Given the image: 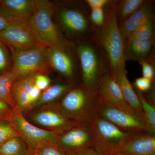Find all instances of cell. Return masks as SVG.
<instances>
[{"instance_id":"1","label":"cell","mask_w":155,"mask_h":155,"mask_svg":"<svg viewBox=\"0 0 155 155\" xmlns=\"http://www.w3.org/2000/svg\"><path fill=\"white\" fill-rule=\"evenodd\" d=\"M57 104L68 119L81 125H91L98 116L101 100L97 88L81 84L72 86Z\"/></svg>"},{"instance_id":"2","label":"cell","mask_w":155,"mask_h":155,"mask_svg":"<svg viewBox=\"0 0 155 155\" xmlns=\"http://www.w3.org/2000/svg\"><path fill=\"white\" fill-rule=\"evenodd\" d=\"M74 45L80 62L81 83L97 88L101 77L111 73L107 55L94 35Z\"/></svg>"},{"instance_id":"3","label":"cell","mask_w":155,"mask_h":155,"mask_svg":"<svg viewBox=\"0 0 155 155\" xmlns=\"http://www.w3.org/2000/svg\"><path fill=\"white\" fill-rule=\"evenodd\" d=\"M117 1L110 0L105 6V21L101 27L95 29L94 34L107 55L110 64L111 75L126 66L123 59L124 40L116 19Z\"/></svg>"},{"instance_id":"4","label":"cell","mask_w":155,"mask_h":155,"mask_svg":"<svg viewBox=\"0 0 155 155\" xmlns=\"http://www.w3.org/2000/svg\"><path fill=\"white\" fill-rule=\"evenodd\" d=\"M55 9L49 1L36 0L35 8L27 22L40 44L51 48L64 49L71 43L62 36L53 22Z\"/></svg>"},{"instance_id":"5","label":"cell","mask_w":155,"mask_h":155,"mask_svg":"<svg viewBox=\"0 0 155 155\" xmlns=\"http://www.w3.org/2000/svg\"><path fill=\"white\" fill-rule=\"evenodd\" d=\"M75 5L61 6L58 11V20L61 30L75 44L93 36L94 29L90 19L91 9L84 1Z\"/></svg>"},{"instance_id":"6","label":"cell","mask_w":155,"mask_h":155,"mask_svg":"<svg viewBox=\"0 0 155 155\" xmlns=\"http://www.w3.org/2000/svg\"><path fill=\"white\" fill-rule=\"evenodd\" d=\"M94 137V147L101 155L118 153L133 134L123 131L107 120L97 116L92 122Z\"/></svg>"},{"instance_id":"7","label":"cell","mask_w":155,"mask_h":155,"mask_svg":"<svg viewBox=\"0 0 155 155\" xmlns=\"http://www.w3.org/2000/svg\"><path fill=\"white\" fill-rule=\"evenodd\" d=\"M49 48L41 46L29 49L14 51L11 72L17 79L46 72L49 66L48 61Z\"/></svg>"},{"instance_id":"8","label":"cell","mask_w":155,"mask_h":155,"mask_svg":"<svg viewBox=\"0 0 155 155\" xmlns=\"http://www.w3.org/2000/svg\"><path fill=\"white\" fill-rule=\"evenodd\" d=\"M10 122L31 151H35L45 144L57 145L58 136L62 132L41 128L31 123L23 114L14 111Z\"/></svg>"},{"instance_id":"9","label":"cell","mask_w":155,"mask_h":155,"mask_svg":"<svg viewBox=\"0 0 155 155\" xmlns=\"http://www.w3.org/2000/svg\"><path fill=\"white\" fill-rule=\"evenodd\" d=\"M97 116L107 120L123 131L132 134L151 133L143 118L137 114L126 113L101 101Z\"/></svg>"},{"instance_id":"10","label":"cell","mask_w":155,"mask_h":155,"mask_svg":"<svg viewBox=\"0 0 155 155\" xmlns=\"http://www.w3.org/2000/svg\"><path fill=\"white\" fill-rule=\"evenodd\" d=\"M25 118L41 128L59 132H63L81 125L66 117L60 110L57 104L50 107L43 106L40 110L28 115Z\"/></svg>"},{"instance_id":"11","label":"cell","mask_w":155,"mask_h":155,"mask_svg":"<svg viewBox=\"0 0 155 155\" xmlns=\"http://www.w3.org/2000/svg\"><path fill=\"white\" fill-rule=\"evenodd\" d=\"M73 45V44H70L64 49L49 48L48 52V61L50 66L66 78L72 85L75 82L78 72L81 75L77 53L73 55L70 52Z\"/></svg>"},{"instance_id":"12","label":"cell","mask_w":155,"mask_h":155,"mask_svg":"<svg viewBox=\"0 0 155 155\" xmlns=\"http://www.w3.org/2000/svg\"><path fill=\"white\" fill-rule=\"evenodd\" d=\"M56 145L69 155L94 147V137L91 126L78 125L61 132Z\"/></svg>"},{"instance_id":"13","label":"cell","mask_w":155,"mask_h":155,"mask_svg":"<svg viewBox=\"0 0 155 155\" xmlns=\"http://www.w3.org/2000/svg\"><path fill=\"white\" fill-rule=\"evenodd\" d=\"M0 40L15 49V51L45 46L37 41L28 22L22 24H13L0 31Z\"/></svg>"},{"instance_id":"14","label":"cell","mask_w":155,"mask_h":155,"mask_svg":"<svg viewBox=\"0 0 155 155\" xmlns=\"http://www.w3.org/2000/svg\"><path fill=\"white\" fill-rule=\"evenodd\" d=\"M97 89L101 101L126 113L136 114L126 102L120 87L111 73L101 77Z\"/></svg>"},{"instance_id":"15","label":"cell","mask_w":155,"mask_h":155,"mask_svg":"<svg viewBox=\"0 0 155 155\" xmlns=\"http://www.w3.org/2000/svg\"><path fill=\"white\" fill-rule=\"evenodd\" d=\"M123 59L125 62L147 61L155 64V40H129L124 42Z\"/></svg>"},{"instance_id":"16","label":"cell","mask_w":155,"mask_h":155,"mask_svg":"<svg viewBox=\"0 0 155 155\" xmlns=\"http://www.w3.org/2000/svg\"><path fill=\"white\" fill-rule=\"evenodd\" d=\"M118 153L131 155H155V134L148 132L133 134Z\"/></svg>"},{"instance_id":"17","label":"cell","mask_w":155,"mask_h":155,"mask_svg":"<svg viewBox=\"0 0 155 155\" xmlns=\"http://www.w3.org/2000/svg\"><path fill=\"white\" fill-rule=\"evenodd\" d=\"M154 4V1L147 0L143 5L119 25L124 42L140 27L155 18Z\"/></svg>"},{"instance_id":"18","label":"cell","mask_w":155,"mask_h":155,"mask_svg":"<svg viewBox=\"0 0 155 155\" xmlns=\"http://www.w3.org/2000/svg\"><path fill=\"white\" fill-rule=\"evenodd\" d=\"M37 75H30L17 79L12 86V93L16 103V111L23 115L32 109L29 100V92L35 84Z\"/></svg>"},{"instance_id":"19","label":"cell","mask_w":155,"mask_h":155,"mask_svg":"<svg viewBox=\"0 0 155 155\" xmlns=\"http://www.w3.org/2000/svg\"><path fill=\"white\" fill-rule=\"evenodd\" d=\"M35 5L33 0H0V13L11 19L27 21Z\"/></svg>"},{"instance_id":"20","label":"cell","mask_w":155,"mask_h":155,"mask_svg":"<svg viewBox=\"0 0 155 155\" xmlns=\"http://www.w3.org/2000/svg\"><path fill=\"white\" fill-rule=\"evenodd\" d=\"M126 66L121 67L114 74L125 101L136 114L144 119L143 111L137 94L127 77Z\"/></svg>"},{"instance_id":"21","label":"cell","mask_w":155,"mask_h":155,"mask_svg":"<svg viewBox=\"0 0 155 155\" xmlns=\"http://www.w3.org/2000/svg\"><path fill=\"white\" fill-rule=\"evenodd\" d=\"M69 83H60L49 87L41 92L37 101L32 105V109L48 104L62 98L72 87Z\"/></svg>"},{"instance_id":"22","label":"cell","mask_w":155,"mask_h":155,"mask_svg":"<svg viewBox=\"0 0 155 155\" xmlns=\"http://www.w3.org/2000/svg\"><path fill=\"white\" fill-rule=\"evenodd\" d=\"M31 151L26 142L20 136L10 139L0 147L2 155H28Z\"/></svg>"},{"instance_id":"23","label":"cell","mask_w":155,"mask_h":155,"mask_svg":"<svg viewBox=\"0 0 155 155\" xmlns=\"http://www.w3.org/2000/svg\"><path fill=\"white\" fill-rule=\"evenodd\" d=\"M147 0H117L116 16L118 25L123 23L146 2Z\"/></svg>"},{"instance_id":"24","label":"cell","mask_w":155,"mask_h":155,"mask_svg":"<svg viewBox=\"0 0 155 155\" xmlns=\"http://www.w3.org/2000/svg\"><path fill=\"white\" fill-rule=\"evenodd\" d=\"M17 77L11 72H4L0 75V100L8 104L16 110V103L12 93V87Z\"/></svg>"},{"instance_id":"25","label":"cell","mask_w":155,"mask_h":155,"mask_svg":"<svg viewBox=\"0 0 155 155\" xmlns=\"http://www.w3.org/2000/svg\"><path fill=\"white\" fill-rule=\"evenodd\" d=\"M141 104L143 111L145 121L146 122L150 132L155 133V105L147 99L143 93L134 89Z\"/></svg>"},{"instance_id":"26","label":"cell","mask_w":155,"mask_h":155,"mask_svg":"<svg viewBox=\"0 0 155 155\" xmlns=\"http://www.w3.org/2000/svg\"><path fill=\"white\" fill-rule=\"evenodd\" d=\"M155 18L150 19L136 31L125 41L155 40Z\"/></svg>"},{"instance_id":"27","label":"cell","mask_w":155,"mask_h":155,"mask_svg":"<svg viewBox=\"0 0 155 155\" xmlns=\"http://www.w3.org/2000/svg\"><path fill=\"white\" fill-rule=\"evenodd\" d=\"M19 136L10 121H0V147L10 139Z\"/></svg>"},{"instance_id":"28","label":"cell","mask_w":155,"mask_h":155,"mask_svg":"<svg viewBox=\"0 0 155 155\" xmlns=\"http://www.w3.org/2000/svg\"><path fill=\"white\" fill-rule=\"evenodd\" d=\"M105 7L101 8L93 9L91 10L90 19L92 25L95 29L101 27L106 20Z\"/></svg>"},{"instance_id":"29","label":"cell","mask_w":155,"mask_h":155,"mask_svg":"<svg viewBox=\"0 0 155 155\" xmlns=\"http://www.w3.org/2000/svg\"><path fill=\"white\" fill-rule=\"evenodd\" d=\"M37 155H69V154L54 144H45L35 151Z\"/></svg>"},{"instance_id":"30","label":"cell","mask_w":155,"mask_h":155,"mask_svg":"<svg viewBox=\"0 0 155 155\" xmlns=\"http://www.w3.org/2000/svg\"><path fill=\"white\" fill-rule=\"evenodd\" d=\"M139 64L141 66L143 77L153 83L155 80V64L147 61H141Z\"/></svg>"},{"instance_id":"31","label":"cell","mask_w":155,"mask_h":155,"mask_svg":"<svg viewBox=\"0 0 155 155\" xmlns=\"http://www.w3.org/2000/svg\"><path fill=\"white\" fill-rule=\"evenodd\" d=\"M15 110L8 103L0 100V121H8Z\"/></svg>"},{"instance_id":"32","label":"cell","mask_w":155,"mask_h":155,"mask_svg":"<svg viewBox=\"0 0 155 155\" xmlns=\"http://www.w3.org/2000/svg\"><path fill=\"white\" fill-rule=\"evenodd\" d=\"M153 83L150 81L143 77L136 78L133 83L134 88L142 93L151 90Z\"/></svg>"},{"instance_id":"33","label":"cell","mask_w":155,"mask_h":155,"mask_svg":"<svg viewBox=\"0 0 155 155\" xmlns=\"http://www.w3.org/2000/svg\"><path fill=\"white\" fill-rule=\"evenodd\" d=\"M8 64V52L5 44L0 40V72L7 68Z\"/></svg>"},{"instance_id":"34","label":"cell","mask_w":155,"mask_h":155,"mask_svg":"<svg viewBox=\"0 0 155 155\" xmlns=\"http://www.w3.org/2000/svg\"><path fill=\"white\" fill-rule=\"evenodd\" d=\"M51 80L48 76L43 74H38L36 76L35 84L41 91H43L49 87Z\"/></svg>"},{"instance_id":"35","label":"cell","mask_w":155,"mask_h":155,"mask_svg":"<svg viewBox=\"0 0 155 155\" xmlns=\"http://www.w3.org/2000/svg\"><path fill=\"white\" fill-rule=\"evenodd\" d=\"M110 0H85L87 5L91 10L95 8H101L105 7Z\"/></svg>"},{"instance_id":"36","label":"cell","mask_w":155,"mask_h":155,"mask_svg":"<svg viewBox=\"0 0 155 155\" xmlns=\"http://www.w3.org/2000/svg\"><path fill=\"white\" fill-rule=\"evenodd\" d=\"M41 93V91L34 84L31 88L29 92V100L31 106L37 101Z\"/></svg>"},{"instance_id":"37","label":"cell","mask_w":155,"mask_h":155,"mask_svg":"<svg viewBox=\"0 0 155 155\" xmlns=\"http://www.w3.org/2000/svg\"><path fill=\"white\" fill-rule=\"evenodd\" d=\"M14 22L9 17L0 13V31L5 30Z\"/></svg>"},{"instance_id":"38","label":"cell","mask_w":155,"mask_h":155,"mask_svg":"<svg viewBox=\"0 0 155 155\" xmlns=\"http://www.w3.org/2000/svg\"><path fill=\"white\" fill-rule=\"evenodd\" d=\"M71 155H101L94 147L85 149Z\"/></svg>"},{"instance_id":"39","label":"cell","mask_w":155,"mask_h":155,"mask_svg":"<svg viewBox=\"0 0 155 155\" xmlns=\"http://www.w3.org/2000/svg\"><path fill=\"white\" fill-rule=\"evenodd\" d=\"M113 155H131L129 154H127L123 153H116L114 154Z\"/></svg>"},{"instance_id":"40","label":"cell","mask_w":155,"mask_h":155,"mask_svg":"<svg viewBox=\"0 0 155 155\" xmlns=\"http://www.w3.org/2000/svg\"><path fill=\"white\" fill-rule=\"evenodd\" d=\"M28 155H37L36 153H35V151H32L30 153V154H29Z\"/></svg>"},{"instance_id":"41","label":"cell","mask_w":155,"mask_h":155,"mask_svg":"<svg viewBox=\"0 0 155 155\" xmlns=\"http://www.w3.org/2000/svg\"><path fill=\"white\" fill-rule=\"evenodd\" d=\"M0 155H1V154H0Z\"/></svg>"}]
</instances>
